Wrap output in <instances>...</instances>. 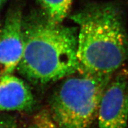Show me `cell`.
<instances>
[{"label": "cell", "instance_id": "1", "mask_svg": "<svg viewBox=\"0 0 128 128\" xmlns=\"http://www.w3.org/2000/svg\"><path fill=\"white\" fill-rule=\"evenodd\" d=\"M24 48L17 70L36 84L62 80L79 71L78 32L55 23L47 16H34L24 22Z\"/></svg>", "mask_w": 128, "mask_h": 128}, {"label": "cell", "instance_id": "2", "mask_svg": "<svg viewBox=\"0 0 128 128\" xmlns=\"http://www.w3.org/2000/svg\"><path fill=\"white\" fill-rule=\"evenodd\" d=\"M72 18L80 28L78 71L112 76L128 60V36L119 8L111 3L90 4Z\"/></svg>", "mask_w": 128, "mask_h": 128}, {"label": "cell", "instance_id": "3", "mask_svg": "<svg viewBox=\"0 0 128 128\" xmlns=\"http://www.w3.org/2000/svg\"><path fill=\"white\" fill-rule=\"evenodd\" d=\"M69 76L52 96L50 114L59 128H92L112 76L78 71Z\"/></svg>", "mask_w": 128, "mask_h": 128}, {"label": "cell", "instance_id": "4", "mask_svg": "<svg viewBox=\"0 0 128 128\" xmlns=\"http://www.w3.org/2000/svg\"><path fill=\"white\" fill-rule=\"evenodd\" d=\"M98 128H126L128 120V84L118 76L105 89L99 105Z\"/></svg>", "mask_w": 128, "mask_h": 128}, {"label": "cell", "instance_id": "5", "mask_svg": "<svg viewBox=\"0 0 128 128\" xmlns=\"http://www.w3.org/2000/svg\"><path fill=\"white\" fill-rule=\"evenodd\" d=\"M24 40L23 19L18 9L8 12L0 29V76L12 74L23 57Z\"/></svg>", "mask_w": 128, "mask_h": 128}, {"label": "cell", "instance_id": "6", "mask_svg": "<svg viewBox=\"0 0 128 128\" xmlns=\"http://www.w3.org/2000/svg\"><path fill=\"white\" fill-rule=\"evenodd\" d=\"M34 99L31 90L20 78L12 74L0 76V112H28Z\"/></svg>", "mask_w": 128, "mask_h": 128}, {"label": "cell", "instance_id": "7", "mask_svg": "<svg viewBox=\"0 0 128 128\" xmlns=\"http://www.w3.org/2000/svg\"><path fill=\"white\" fill-rule=\"evenodd\" d=\"M46 16L55 23L60 24L68 14L73 0H38Z\"/></svg>", "mask_w": 128, "mask_h": 128}, {"label": "cell", "instance_id": "8", "mask_svg": "<svg viewBox=\"0 0 128 128\" xmlns=\"http://www.w3.org/2000/svg\"><path fill=\"white\" fill-rule=\"evenodd\" d=\"M50 113L46 110L38 112L32 118L28 128H58Z\"/></svg>", "mask_w": 128, "mask_h": 128}, {"label": "cell", "instance_id": "9", "mask_svg": "<svg viewBox=\"0 0 128 128\" xmlns=\"http://www.w3.org/2000/svg\"><path fill=\"white\" fill-rule=\"evenodd\" d=\"M0 128H16L15 119L9 116L0 117Z\"/></svg>", "mask_w": 128, "mask_h": 128}, {"label": "cell", "instance_id": "10", "mask_svg": "<svg viewBox=\"0 0 128 128\" xmlns=\"http://www.w3.org/2000/svg\"><path fill=\"white\" fill-rule=\"evenodd\" d=\"M6 1H7V0H0V7L6 2Z\"/></svg>", "mask_w": 128, "mask_h": 128}]
</instances>
